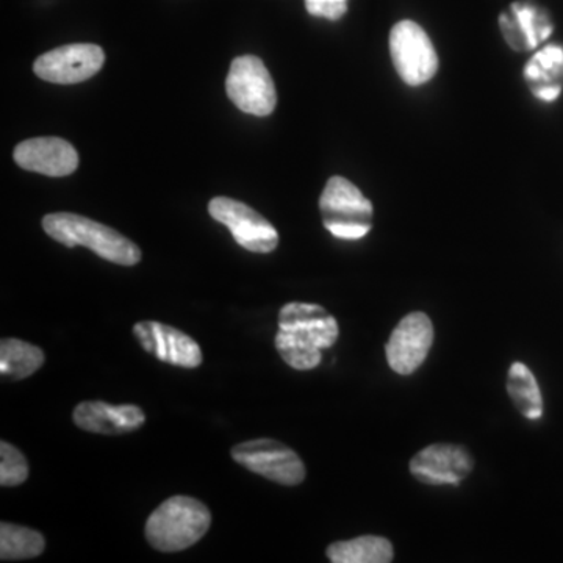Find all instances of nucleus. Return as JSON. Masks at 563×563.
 Wrapping results in <instances>:
<instances>
[{"label":"nucleus","mask_w":563,"mask_h":563,"mask_svg":"<svg viewBox=\"0 0 563 563\" xmlns=\"http://www.w3.org/2000/svg\"><path fill=\"white\" fill-rule=\"evenodd\" d=\"M276 347L291 368L306 372L321 363V351L335 344L339 324L314 303L291 302L282 307Z\"/></svg>","instance_id":"obj_1"},{"label":"nucleus","mask_w":563,"mask_h":563,"mask_svg":"<svg viewBox=\"0 0 563 563\" xmlns=\"http://www.w3.org/2000/svg\"><path fill=\"white\" fill-rule=\"evenodd\" d=\"M232 459L252 473L282 485H298L306 479V466L287 444L258 439L236 444Z\"/></svg>","instance_id":"obj_7"},{"label":"nucleus","mask_w":563,"mask_h":563,"mask_svg":"<svg viewBox=\"0 0 563 563\" xmlns=\"http://www.w3.org/2000/svg\"><path fill=\"white\" fill-rule=\"evenodd\" d=\"M322 224L333 236L357 242L373 228V203L352 181L333 176L320 198Z\"/></svg>","instance_id":"obj_4"},{"label":"nucleus","mask_w":563,"mask_h":563,"mask_svg":"<svg viewBox=\"0 0 563 563\" xmlns=\"http://www.w3.org/2000/svg\"><path fill=\"white\" fill-rule=\"evenodd\" d=\"M472 470V455L455 444H431L410 462L413 476L431 485H459Z\"/></svg>","instance_id":"obj_13"},{"label":"nucleus","mask_w":563,"mask_h":563,"mask_svg":"<svg viewBox=\"0 0 563 563\" xmlns=\"http://www.w3.org/2000/svg\"><path fill=\"white\" fill-rule=\"evenodd\" d=\"M498 25L507 46L518 54L536 51L554 33L553 16L536 0H515L499 14Z\"/></svg>","instance_id":"obj_9"},{"label":"nucleus","mask_w":563,"mask_h":563,"mask_svg":"<svg viewBox=\"0 0 563 563\" xmlns=\"http://www.w3.org/2000/svg\"><path fill=\"white\" fill-rule=\"evenodd\" d=\"M106 63L102 47L90 43L68 44L36 58L33 70L41 80L73 85L91 79Z\"/></svg>","instance_id":"obj_10"},{"label":"nucleus","mask_w":563,"mask_h":563,"mask_svg":"<svg viewBox=\"0 0 563 563\" xmlns=\"http://www.w3.org/2000/svg\"><path fill=\"white\" fill-rule=\"evenodd\" d=\"M73 418L77 428L103 435L133 432L146 421V415L139 406H110L101 401L80 402L74 409Z\"/></svg>","instance_id":"obj_15"},{"label":"nucleus","mask_w":563,"mask_h":563,"mask_svg":"<svg viewBox=\"0 0 563 563\" xmlns=\"http://www.w3.org/2000/svg\"><path fill=\"white\" fill-rule=\"evenodd\" d=\"M43 229L55 242L65 246H84L103 261L122 266H133L141 261L135 243L120 232L74 213H51L43 218Z\"/></svg>","instance_id":"obj_2"},{"label":"nucleus","mask_w":563,"mask_h":563,"mask_svg":"<svg viewBox=\"0 0 563 563\" xmlns=\"http://www.w3.org/2000/svg\"><path fill=\"white\" fill-rule=\"evenodd\" d=\"M14 162L25 172L65 177L76 172L79 166V154L68 141L46 136L25 140L18 144L14 150Z\"/></svg>","instance_id":"obj_14"},{"label":"nucleus","mask_w":563,"mask_h":563,"mask_svg":"<svg viewBox=\"0 0 563 563\" xmlns=\"http://www.w3.org/2000/svg\"><path fill=\"white\" fill-rule=\"evenodd\" d=\"M29 477V463L24 454L13 444L0 443V485L16 487L24 484Z\"/></svg>","instance_id":"obj_21"},{"label":"nucleus","mask_w":563,"mask_h":563,"mask_svg":"<svg viewBox=\"0 0 563 563\" xmlns=\"http://www.w3.org/2000/svg\"><path fill=\"white\" fill-rule=\"evenodd\" d=\"M523 79L537 101H558L563 92V43L547 44L533 54L526 63Z\"/></svg>","instance_id":"obj_16"},{"label":"nucleus","mask_w":563,"mask_h":563,"mask_svg":"<svg viewBox=\"0 0 563 563\" xmlns=\"http://www.w3.org/2000/svg\"><path fill=\"white\" fill-rule=\"evenodd\" d=\"M393 555L391 543L376 536L358 537L328 548L329 561L333 563H388Z\"/></svg>","instance_id":"obj_17"},{"label":"nucleus","mask_w":563,"mask_h":563,"mask_svg":"<svg viewBox=\"0 0 563 563\" xmlns=\"http://www.w3.org/2000/svg\"><path fill=\"white\" fill-rule=\"evenodd\" d=\"M225 90L236 109L252 117H269L276 109L277 92L272 74L255 55H243L232 62Z\"/></svg>","instance_id":"obj_6"},{"label":"nucleus","mask_w":563,"mask_h":563,"mask_svg":"<svg viewBox=\"0 0 563 563\" xmlns=\"http://www.w3.org/2000/svg\"><path fill=\"white\" fill-rule=\"evenodd\" d=\"M44 361V352L31 343L16 339H3L0 343V374L7 379L21 380L32 376Z\"/></svg>","instance_id":"obj_18"},{"label":"nucleus","mask_w":563,"mask_h":563,"mask_svg":"<svg viewBox=\"0 0 563 563\" xmlns=\"http://www.w3.org/2000/svg\"><path fill=\"white\" fill-rule=\"evenodd\" d=\"M507 391L518 412L528 420H539L543 415V398L539 384L525 363L517 362L510 366Z\"/></svg>","instance_id":"obj_19"},{"label":"nucleus","mask_w":563,"mask_h":563,"mask_svg":"<svg viewBox=\"0 0 563 563\" xmlns=\"http://www.w3.org/2000/svg\"><path fill=\"white\" fill-rule=\"evenodd\" d=\"M390 57L404 84L420 87L435 77L439 55L420 24L399 21L390 32Z\"/></svg>","instance_id":"obj_5"},{"label":"nucleus","mask_w":563,"mask_h":563,"mask_svg":"<svg viewBox=\"0 0 563 563\" xmlns=\"http://www.w3.org/2000/svg\"><path fill=\"white\" fill-rule=\"evenodd\" d=\"M210 217L231 231L235 242L255 254H269L279 244V233L268 220L246 203L231 198H214L209 203Z\"/></svg>","instance_id":"obj_8"},{"label":"nucleus","mask_w":563,"mask_h":563,"mask_svg":"<svg viewBox=\"0 0 563 563\" xmlns=\"http://www.w3.org/2000/svg\"><path fill=\"white\" fill-rule=\"evenodd\" d=\"M136 339L144 351L158 361L180 368H198L202 363L199 344L187 333L157 321H140L133 328Z\"/></svg>","instance_id":"obj_12"},{"label":"nucleus","mask_w":563,"mask_h":563,"mask_svg":"<svg viewBox=\"0 0 563 563\" xmlns=\"http://www.w3.org/2000/svg\"><path fill=\"white\" fill-rule=\"evenodd\" d=\"M210 525V510L201 501L190 496H173L151 515L146 539L162 553H177L198 543Z\"/></svg>","instance_id":"obj_3"},{"label":"nucleus","mask_w":563,"mask_h":563,"mask_svg":"<svg viewBox=\"0 0 563 563\" xmlns=\"http://www.w3.org/2000/svg\"><path fill=\"white\" fill-rule=\"evenodd\" d=\"M433 342V325L428 314L415 312L393 331L387 344V358L393 372L409 376L420 368Z\"/></svg>","instance_id":"obj_11"},{"label":"nucleus","mask_w":563,"mask_h":563,"mask_svg":"<svg viewBox=\"0 0 563 563\" xmlns=\"http://www.w3.org/2000/svg\"><path fill=\"white\" fill-rule=\"evenodd\" d=\"M44 548H46V540L38 531L24 526L0 525V559L2 561L38 558Z\"/></svg>","instance_id":"obj_20"},{"label":"nucleus","mask_w":563,"mask_h":563,"mask_svg":"<svg viewBox=\"0 0 563 563\" xmlns=\"http://www.w3.org/2000/svg\"><path fill=\"white\" fill-rule=\"evenodd\" d=\"M303 5L310 16L336 22L346 16L350 0H303Z\"/></svg>","instance_id":"obj_22"}]
</instances>
